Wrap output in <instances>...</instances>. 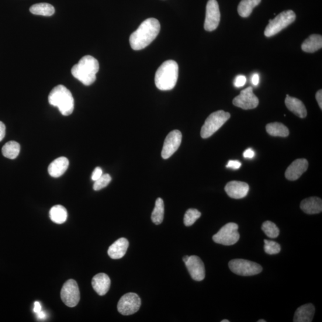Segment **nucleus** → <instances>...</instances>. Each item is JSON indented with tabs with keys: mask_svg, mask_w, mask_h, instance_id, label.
<instances>
[{
	"mask_svg": "<svg viewBox=\"0 0 322 322\" xmlns=\"http://www.w3.org/2000/svg\"><path fill=\"white\" fill-rule=\"evenodd\" d=\"M259 81V77L258 74H254L251 78L252 84L255 86L258 85Z\"/></svg>",
	"mask_w": 322,
	"mask_h": 322,
	"instance_id": "ea45409f",
	"label": "nucleus"
},
{
	"mask_svg": "<svg viewBox=\"0 0 322 322\" xmlns=\"http://www.w3.org/2000/svg\"><path fill=\"white\" fill-rule=\"evenodd\" d=\"M41 309H42V307H41V304L39 302H38V301H36V302L34 303V312L38 313L41 311Z\"/></svg>",
	"mask_w": 322,
	"mask_h": 322,
	"instance_id": "a19ab883",
	"label": "nucleus"
},
{
	"mask_svg": "<svg viewBox=\"0 0 322 322\" xmlns=\"http://www.w3.org/2000/svg\"><path fill=\"white\" fill-rule=\"evenodd\" d=\"M92 286L95 291L100 296H105L109 291L110 279L105 273L96 275L92 279Z\"/></svg>",
	"mask_w": 322,
	"mask_h": 322,
	"instance_id": "f3484780",
	"label": "nucleus"
},
{
	"mask_svg": "<svg viewBox=\"0 0 322 322\" xmlns=\"http://www.w3.org/2000/svg\"><path fill=\"white\" fill-rule=\"evenodd\" d=\"M233 104L245 110L252 109L258 106L259 100L254 94L251 86H249L241 91L240 95L233 99Z\"/></svg>",
	"mask_w": 322,
	"mask_h": 322,
	"instance_id": "f8f14e48",
	"label": "nucleus"
},
{
	"mask_svg": "<svg viewBox=\"0 0 322 322\" xmlns=\"http://www.w3.org/2000/svg\"><path fill=\"white\" fill-rule=\"evenodd\" d=\"M141 306V300L137 294L128 293L125 294L118 304V310L124 316H129L137 312Z\"/></svg>",
	"mask_w": 322,
	"mask_h": 322,
	"instance_id": "9d476101",
	"label": "nucleus"
},
{
	"mask_svg": "<svg viewBox=\"0 0 322 322\" xmlns=\"http://www.w3.org/2000/svg\"><path fill=\"white\" fill-rule=\"evenodd\" d=\"M309 163L306 159H299L294 161L287 168L285 178L290 181L299 179L307 171Z\"/></svg>",
	"mask_w": 322,
	"mask_h": 322,
	"instance_id": "dca6fc26",
	"label": "nucleus"
},
{
	"mask_svg": "<svg viewBox=\"0 0 322 322\" xmlns=\"http://www.w3.org/2000/svg\"><path fill=\"white\" fill-rule=\"evenodd\" d=\"M285 105L288 109L297 116L304 119L307 116V110L306 106L300 100L293 97L286 95L285 99Z\"/></svg>",
	"mask_w": 322,
	"mask_h": 322,
	"instance_id": "4be33fe9",
	"label": "nucleus"
},
{
	"mask_svg": "<svg viewBox=\"0 0 322 322\" xmlns=\"http://www.w3.org/2000/svg\"><path fill=\"white\" fill-rule=\"evenodd\" d=\"M300 208L307 214L320 213L322 211L321 199L317 197H310L301 202Z\"/></svg>",
	"mask_w": 322,
	"mask_h": 322,
	"instance_id": "412c9836",
	"label": "nucleus"
},
{
	"mask_svg": "<svg viewBox=\"0 0 322 322\" xmlns=\"http://www.w3.org/2000/svg\"><path fill=\"white\" fill-rule=\"evenodd\" d=\"M103 175V171L101 168L100 167H96L95 169V170L93 171L92 175V180L93 181H96L97 180L99 179L100 177Z\"/></svg>",
	"mask_w": 322,
	"mask_h": 322,
	"instance_id": "f704fd0d",
	"label": "nucleus"
},
{
	"mask_svg": "<svg viewBox=\"0 0 322 322\" xmlns=\"http://www.w3.org/2000/svg\"><path fill=\"white\" fill-rule=\"evenodd\" d=\"M30 12L36 15L51 16L55 12L54 7L48 3H39L31 7Z\"/></svg>",
	"mask_w": 322,
	"mask_h": 322,
	"instance_id": "bb28decb",
	"label": "nucleus"
},
{
	"mask_svg": "<svg viewBox=\"0 0 322 322\" xmlns=\"http://www.w3.org/2000/svg\"><path fill=\"white\" fill-rule=\"evenodd\" d=\"M315 313V307L312 304H306L298 308L294 315V322L312 321Z\"/></svg>",
	"mask_w": 322,
	"mask_h": 322,
	"instance_id": "aec40b11",
	"label": "nucleus"
},
{
	"mask_svg": "<svg viewBox=\"0 0 322 322\" xmlns=\"http://www.w3.org/2000/svg\"><path fill=\"white\" fill-rule=\"evenodd\" d=\"M20 146L17 142L10 141L6 143L2 148V154L5 157L14 159L18 157Z\"/></svg>",
	"mask_w": 322,
	"mask_h": 322,
	"instance_id": "cd10ccee",
	"label": "nucleus"
},
{
	"mask_svg": "<svg viewBox=\"0 0 322 322\" xmlns=\"http://www.w3.org/2000/svg\"><path fill=\"white\" fill-rule=\"evenodd\" d=\"M61 297L66 306L74 307L80 300V292L77 282L69 279L64 283L61 289Z\"/></svg>",
	"mask_w": 322,
	"mask_h": 322,
	"instance_id": "1a4fd4ad",
	"label": "nucleus"
},
{
	"mask_svg": "<svg viewBox=\"0 0 322 322\" xmlns=\"http://www.w3.org/2000/svg\"><path fill=\"white\" fill-rule=\"evenodd\" d=\"M246 82H247V78H246L244 75H238V77L235 78L234 85L237 88L241 87V86L245 85Z\"/></svg>",
	"mask_w": 322,
	"mask_h": 322,
	"instance_id": "72a5a7b5",
	"label": "nucleus"
},
{
	"mask_svg": "<svg viewBox=\"0 0 322 322\" xmlns=\"http://www.w3.org/2000/svg\"><path fill=\"white\" fill-rule=\"evenodd\" d=\"M161 30L158 20L149 18L141 23L138 29L131 35L130 44L134 50L146 48L158 36Z\"/></svg>",
	"mask_w": 322,
	"mask_h": 322,
	"instance_id": "f257e3e1",
	"label": "nucleus"
},
{
	"mask_svg": "<svg viewBox=\"0 0 322 322\" xmlns=\"http://www.w3.org/2000/svg\"><path fill=\"white\" fill-rule=\"evenodd\" d=\"M264 242V249L266 253L269 255H274L279 253L281 250L280 245L277 242L267 240H265Z\"/></svg>",
	"mask_w": 322,
	"mask_h": 322,
	"instance_id": "2f4dec72",
	"label": "nucleus"
},
{
	"mask_svg": "<svg viewBox=\"0 0 322 322\" xmlns=\"http://www.w3.org/2000/svg\"><path fill=\"white\" fill-rule=\"evenodd\" d=\"M243 155L245 158L252 159L254 157L255 152L252 149L249 148L244 152Z\"/></svg>",
	"mask_w": 322,
	"mask_h": 322,
	"instance_id": "e433bc0d",
	"label": "nucleus"
},
{
	"mask_svg": "<svg viewBox=\"0 0 322 322\" xmlns=\"http://www.w3.org/2000/svg\"><path fill=\"white\" fill-rule=\"evenodd\" d=\"M221 322H230V321L227 319H224V320H221Z\"/></svg>",
	"mask_w": 322,
	"mask_h": 322,
	"instance_id": "c03bdc74",
	"label": "nucleus"
},
{
	"mask_svg": "<svg viewBox=\"0 0 322 322\" xmlns=\"http://www.w3.org/2000/svg\"><path fill=\"white\" fill-rule=\"evenodd\" d=\"M316 98L318 104V106L322 109V91H318L316 95Z\"/></svg>",
	"mask_w": 322,
	"mask_h": 322,
	"instance_id": "58836bf2",
	"label": "nucleus"
},
{
	"mask_svg": "<svg viewBox=\"0 0 322 322\" xmlns=\"http://www.w3.org/2000/svg\"><path fill=\"white\" fill-rule=\"evenodd\" d=\"M262 230L267 237L270 238H276L279 235V229L276 225L272 221H266L262 225Z\"/></svg>",
	"mask_w": 322,
	"mask_h": 322,
	"instance_id": "c756f323",
	"label": "nucleus"
},
{
	"mask_svg": "<svg viewBox=\"0 0 322 322\" xmlns=\"http://www.w3.org/2000/svg\"><path fill=\"white\" fill-rule=\"evenodd\" d=\"M164 217V203L162 199L159 198L156 200L155 206L152 214V220L157 225L163 221Z\"/></svg>",
	"mask_w": 322,
	"mask_h": 322,
	"instance_id": "c85d7f7f",
	"label": "nucleus"
},
{
	"mask_svg": "<svg viewBox=\"0 0 322 322\" xmlns=\"http://www.w3.org/2000/svg\"><path fill=\"white\" fill-rule=\"evenodd\" d=\"M129 246V241L127 239L120 238L110 246L107 253L112 259H120L126 254Z\"/></svg>",
	"mask_w": 322,
	"mask_h": 322,
	"instance_id": "a211bd4d",
	"label": "nucleus"
},
{
	"mask_svg": "<svg viewBox=\"0 0 322 322\" xmlns=\"http://www.w3.org/2000/svg\"><path fill=\"white\" fill-rule=\"evenodd\" d=\"M238 228V225L236 223H227L214 235L213 240L217 244L226 246L233 245L240 240V235L239 233Z\"/></svg>",
	"mask_w": 322,
	"mask_h": 322,
	"instance_id": "6e6552de",
	"label": "nucleus"
},
{
	"mask_svg": "<svg viewBox=\"0 0 322 322\" xmlns=\"http://www.w3.org/2000/svg\"><path fill=\"white\" fill-rule=\"evenodd\" d=\"M228 267L235 274L243 276L258 275L262 271V267L258 263L244 259H232L228 262Z\"/></svg>",
	"mask_w": 322,
	"mask_h": 322,
	"instance_id": "0eeeda50",
	"label": "nucleus"
},
{
	"mask_svg": "<svg viewBox=\"0 0 322 322\" xmlns=\"http://www.w3.org/2000/svg\"><path fill=\"white\" fill-rule=\"evenodd\" d=\"M69 162L67 158L62 157L58 158L48 166V172L54 178H60L67 170Z\"/></svg>",
	"mask_w": 322,
	"mask_h": 322,
	"instance_id": "6ab92c4d",
	"label": "nucleus"
},
{
	"mask_svg": "<svg viewBox=\"0 0 322 322\" xmlns=\"http://www.w3.org/2000/svg\"><path fill=\"white\" fill-rule=\"evenodd\" d=\"M48 102L57 107L64 116L70 115L74 109V99L72 93L63 85H58L52 90L48 96Z\"/></svg>",
	"mask_w": 322,
	"mask_h": 322,
	"instance_id": "20e7f679",
	"label": "nucleus"
},
{
	"mask_svg": "<svg viewBox=\"0 0 322 322\" xmlns=\"http://www.w3.org/2000/svg\"><path fill=\"white\" fill-rule=\"evenodd\" d=\"M182 134L179 130H174L168 134L164 141L163 148L162 150V157L168 159L178 151L181 146Z\"/></svg>",
	"mask_w": 322,
	"mask_h": 322,
	"instance_id": "ddd939ff",
	"label": "nucleus"
},
{
	"mask_svg": "<svg viewBox=\"0 0 322 322\" xmlns=\"http://www.w3.org/2000/svg\"><path fill=\"white\" fill-rule=\"evenodd\" d=\"M220 21L219 6L216 0H209L206 8V16L204 29L207 31H213L219 26Z\"/></svg>",
	"mask_w": 322,
	"mask_h": 322,
	"instance_id": "9b49d317",
	"label": "nucleus"
},
{
	"mask_svg": "<svg viewBox=\"0 0 322 322\" xmlns=\"http://www.w3.org/2000/svg\"><path fill=\"white\" fill-rule=\"evenodd\" d=\"M296 19V13L292 10H286L280 13L274 19L269 20V23L265 31V36H274L295 21Z\"/></svg>",
	"mask_w": 322,
	"mask_h": 322,
	"instance_id": "423d86ee",
	"label": "nucleus"
},
{
	"mask_svg": "<svg viewBox=\"0 0 322 322\" xmlns=\"http://www.w3.org/2000/svg\"><path fill=\"white\" fill-rule=\"evenodd\" d=\"M266 321L263 319L258 320V322H266Z\"/></svg>",
	"mask_w": 322,
	"mask_h": 322,
	"instance_id": "a18cd8bd",
	"label": "nucleus"
},
{
	"mask_svg": "<svg viewBox=\"0 0 322 322\" xmlns=\"http://www.w3.org/2000/svg\"><path fill=\"white\" fill-rule=\"evenodd\" d=\"M185 265L193 280L196 281H202L205 278V266L202 259L198 256H190Z\"/></svg>",
	"mask_w": 322,
	"mask_h": 322,
	"instance_id": "4468645a",
	"label": "nucleus"
},
{
	"mask_svg": "<svg viewBox=\"0 0 322 322\" xmlns=\"http://www.w3.org/2000/svg\"><path fill=\"white\" fill-rule=\"evenodd\" d=\"M322 47V37L320 35H311L304 41L301 48L307 53H314Z\"/></svg>",
	"mask_w": 322,
	"mask_h": 322,
	"instance_id": "5701e85b",
	"label": "nucleus"
},
{
	"mask_svg": "<svg viewBox=\"0 0 322 322\" xmlns=\"http://www.w3.org/2000/svg\"><path fill=\"white\" fill-rule=\"evenodd\" d=\"M37 317L39 318V319H45L46 318V314L43 311H40V312L37 313Z\"/></svg>",
	"mask_w": 322,
	"mask_h": 322,
	"instance_id": "79ce46f5",
	"label": "nucleus"
},
{
	"mask_svg": "<svg viewBox=\"0 0 322 322\" xmlns=\"http://www.w3.org/2000/svg\"><path fill=\"white\" fill-rule=\"evenodd\" d=\"M6 135V126L4 123L0 121V141L3 140Z\"/></svg>",
	"mask_w": 322,
	"mask_h": 322,
	"instance_id": "4c0bfd02",
	"label": "nucleus"
},
{
	"mask_svg": "<svg viewBox=\"0 0 322 322\" xmlns=\"http://www.w3.org/2000/svg\"><path fill=\"white\" fill-rule=\"evenodd\" d=\"M179 77V66L174 61H165L156 72L155 82L157 87L162 91L174 88Z\"/></svg>",
	"mask_w": 322,
	"mask_h": 322,
	"instance_id": "7ed1b4c3",
	"label": "nucleus"
},
{
	"mask_svg": "<svg viewBox=\"0 0 322 322\" xmlns=\"http://www.w3.org/2000/svg\"><path fill=\"white\" fill-rule=\"evenodd\" d=\"M241 162L238 161H232L230 160L228 162V164L226 165L227 168H230L233 169H238L241 167Z\"/></svg>",
	"mask_w": 322,
	"mask_h": 322,
	"instance_id": "c9c22d12",
	"label": "nucleus"
},
{
	"mask_svg": "<svg viewBox=\"0 0 322 322\" xmlns=\"http://www.w3.org/2000/svg\"><path fill=\"white\" fill-rule=\"evenodd\" d=\"M261 0H242L238 6L239 15L242 17L250 16L252 10L260 3Z\"/></svg>",
	"mask_w": 322,
	"mask_h": 322,
	"instance_id": "a878e982",
	"label": "nucleus"
},
{
	"mask_svg": "<svg viewBox=\"0 0 322 322\" xmlns=\"http://www.w3.org/2000/svg\"><path fill=\"white\" fill-rule=\"evenodd\" d=\"M112 181L111 177L108 174H103L100 178L95 182L93 189L96 191L101 190L108 185Z\"/></svg>",
	"mask_w": 322,
	"mask_h": 322,
	"instance_id": "473e14b6",
	"label": "nucleus"
},
{
	"mask_svg": "<svg viewBox=\"0 0 322 322\" xmlns=\"http://www.w3.org/2000/svg\"><path fill=\"white\" fill-rule=\"evenodd\" d=\"M189 258V256H188V255L185 256V257H183V261H184L185 263L188 260Z\"/></svg>",
	"mask_w": 322,
	"mask_h": 322,
	"instance_id": "37998d69",
	"label": "nucleus"
},
{
	"mask_svg": "<svg viewBox=\"0 0 322 322\" xmlns=\"http://www.w3.org/2000/svg\"><path fill=\"white\" fill-rule=\"evenodd\" d=\"M224 189L230 198L239 199L244 198L248 195L249 187L245 182L231 181L227 183Z\"/></svg>",
	"mask_w": 322,
	"mask_h": 322,
	"instance_id": "2eb2a0df",
	"label": "nucleus"
},
{
	"mask_svg": "<svg viewBox=\"0 0 322 322\" xmlns=\"http://www.w3.org/2000/svg\"><path fill=\"white\" fill-rule=\"evenodd\" d=\"M50 218L51 221L55 223L63 224L67 220V210L62 206H55L50 209Z\"/></svg>",
	"mask_w": 322,
	"mask_h": 322,
	"instance_id": "b1692460",
	"label": "nucleus"
},
{
	"mask_svg": "<svg viewBox=\"0 0 322 322\" xmlns=\"http://www.w3.org/2000/svg\"><path fill=\"white\" fill-rule=\"evenodd\" d=\"M201 216V213L196 209H189L186 211L184 217V223L186 226H191Z\"/></svg>",
	"mask_w": 322,
	"mask_h": 322,
	"instance_id": "7c9ffc66",
	"label": "nucleus"
},
{
	"mask_svg": "<svg viewBox=\"0 0 322 322\" xmlns=\"http://www.w3.org/2000/svg\"><path fill=\"white\" fill-rule=\"evenodd\" d=\"M99 70V64L94 57L85 56L71 69V73L83 84L89 86L95 82L96 74Z\"/></svg>",
	"mask_w": 322,
	"mask_h": 322,
	"instance_id": "f03ea898",
	"label": "nucleus"
},
{
	"mask_svg": "<svg viewBox=\"0 0 322 322\" xmlns=\"http://www.w3.org/2000/svg\"><path fill=\"white\" fill-rule=\"evenodd\" d=\"M266 131L269 134L274 137L288 136L289 131L285 125L279 123H270L266 126Z\"/></svg>",
	"mask_w": 322,
	"mask_h": 322,
	"instance_id": "393cba45",
	"label": "nucleus"
},
{
	"mask_svg": "<svg viewBox=\"0 0 322 322\" xmlns=\"http://www.w3.org/2000/svg\"><path fill=\"white\" fill-rule=\"evenodd\" d=\"M230 114L224 110H218L207 118L200 131V136L203 138L210 137L219 130L229 120Z\"/></svg>",
	"mask_w": 322,
	"mask_h": 322,
	"instance_id": "39448f33",
	"label": "nucleus"
}]
</instances>
